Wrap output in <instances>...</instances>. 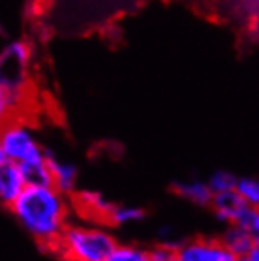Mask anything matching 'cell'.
I'll list each match as a JSON object with an SVG mask.
<instances>
[{"label": "cell", "instance_id": "6da1fadb", "mask_svg": "<svg viewBox=\"0 0 259 261\" xmlns=\"http://www.w3.org/2000/svg\"><path fill=\"white\" fill-rule=\"evenodd\" d=\"M10 210L21 229L42 248L57 250L61 237L70 225L68 195L57 190L53 184H29Z\"/></svg>", "mask_w": 259, "mask_h": 261}, {"label": "cell", "instance_id": "7a4b0ae2", "mask_svg": "<svg viewBox=\"0 0 259 261\" xmlns=\"http://www.w3.org/2000/svg\"><path fill=\"white\" fill-rule=\"evenodd\" d=\"M0 148L8 161L21 165L27 182L36 186H49L51 170L47 161V151L40 146L34 130L23 121L12 119L0 129Z\"/></svg>", "mask_w": 259, "mask_h": 261}, {"label": "cell", "instance_id": "3957f363", "mask_svg": "<svg viewBox=\"0 0 259 261\" xmlns=\"http://www.w3.org/2000/svg\"><path fill=\"white\" fill-rule=\"evenodd\" d=\"M117 241L104 225L70 223L59 241V248L66 259L74 261H110Z\"/></svg>", "mask_w": 259, "mask_h": 261}, {"label": "cell", "instance_id": "277c9868", "mask_svg": "<svg viewBox=\"0 0 259 261\" xmlns=\"http://www.w3.org/2000/svg\"><path fill=\"white\" fill-rule=\"evenodd\" d=\"M33 49L25 40H13L0 51V84L19 95H27Z\"/></svg>", "mask_w": 259, "mask_h": 261}, {"label": "cell", "instance_id": "5b68a950", "mask_svg": "<svg viewBox=\"0 0 259 261\" xmlns=\"http://www.w3.org/2000/svg\"><path fill=\"white\" fill-rule=\"evenodd\" d=\"M176 261H237L218 237H195L182 241L176 248Z\"/></svg>", "mask_w": 259, "mask_h": 261}, {"label": "cell", "instance_id": "8992f818", "mask_svg": "<svg viewBox=\"0 0 259 261\" xmlns=\"http://www.w3.org/2000/svg\"><path fill=\"white\" fill-rule=\"evenodd\" d=\"M29 186L27 176L21 165L6 161L0 165V204L10 208L13 202L17 201V197L25 191Z\"/></svg>", "mask_w": 259, "mask_h": 261}, {"label": "cell", "instance_id": "52a82bcc", "mask_svg": "<svg viewBox=\"0 0 259 261\" xmlns=\"http://www.w3.org/2000/svg\"><path fill=\"white\" fill-rule=\"evenodd\" d=\"M172 193L197 208H210L214 201V191L210 190L206 180H201V178L176 180L172 184Z\"/></svg>", "mask_w": 259, "mask_h": 261}, {"label": "cell", "instance_id": "ba28073f", "mask_svg": "<svg viewBox=\"0 0 259 261\" xmlns=\"http://www.w3.org/2000/svg\"><path fill=\"white\" fill-rule=\"evenodd\" d=\"M47 161H49V170H51V182L53 186L61 190L66 195H72L78 190L80 172L78 167L66 159H61L55 153L47 151Z\"/></svg>", "mask_w": 259, "mask_h": 261}, {"label": "cell", "instance_id": "9c48e42d", "mask_svg": "<svg viewBox=\"0 0 259 261\" xmlns=\"http://www.w3.org/2000/svg\"><path fill=\"white\" fill-rule=\"evenodd\" d=\"M221 242L225 244V248L235 255V259L237 261H248V255L255 248V237L248 231V229L240 227V225H227L225 231L220 235Z\"/></svg>", "mask_w": 259, "mask_h": 261}, {"label": "cell", "instance_id": "30bf717a", "mask_svg": "<svg viewBox=\"0 0 259 261\" xmlns=\"http://www.w3.org/2000/svg\"><path fill=\"white\" fill-rule=\"evenodd\" d=\"M76 202L82 212H85L91 218H100V220H108V216L114 208V202L106 195H102L100 191L95 190L76 191Z\"/></svg>", "mask_w": 259, "mask_h": 261}, {"label": "cell", "instance_id": "8fae6325", "mask_svg": "<svg viewBox=\"0 0 259 261\" xmlns=\"http://www.w3.org/2000/svg\"><path fill=\"white\" fill-rule=\"evenodd\" d=\"M244 204H246V202L240 199L237 190H231V191H223V193H216L210 208H212L218 222L223 223V225H231L237 212H239Z\"/></svg>", "mask_w": 259, "mask_h": 261}, {"label": "cell", "instance_id": "7c38bea8", "mask_svg": "<svg viewBox=\"0 0 259 261\" xmlns=\"http://www.w3.org/2000/svg\"><path fill=\"white\" fill-rule=\"evenodd\" d=\"M146 218V210L136 204H114L110 216L106 222L114 225V227H129L136 223L144 222Z\"/></svg>", "mask_w": 259, "mask_h": 261}, {"label": "cell", "instance_id": "4fadbf2b", "mask_svg": "<svg viewBox=\"0 0 259 261\" xmlns=\"http://www.w3.org/2000/svg\"><path fill=\"white\" fill-rule=\"evenodd\" d=\"M27 95H19L13 93L12 89H8L4 84H0V129L12 121L13 116L19 112V108L25 102Z\"/></svg>", "mask_w": 259, "mask_h": 261}, {"label": "cell", "instance_id": "5bb4252c", "mask_svg": "<svg viewBox=\"0 0 259 261\" xmlns=\"http://www.w3.org/2000/svg\"><path fill=\"white\" fill-rule=\"evenodd\" d=\"M110 261H149V248L138 244H119L112 252Z\"/></svg>", "mask_w": 259, "mask_h": 261}, {"label": "cell", "instance_id": "9a60e30c", "mask_svg": "<svg viewBox=\"0 0 259 261\" xmlns=\"http://www.w3.org/2000/svg\"><path fill=\"white\" fill-rule=\"evenodd\" d=\"M237 193L240 199L250 204V206H259V178L257 176H239L237 180Z\"/></svg>", "mask_w": 259, "mask_h": 261}, {"label": "cell", "instance_id": "2e32d148", "mask_svg": "<svg viewBox=\"0 0 259 261\" xmlns=\"http://www.w3.org/2000/svg\"><path fill=\"white\" fill-rule=\"evenodd\" d=\"M237 180H239V176L227 169L214 170V172L206 178L208 186H210V190L214 191V195L216 193H223V191L235 190V188H237Z\"/></svg>", "mask_w": 259, "mask_h": 261}, {"label": "cell", "instance_id": "e0dca14e", "mask_svg": "<svg viewBox=\"0 0 259 261\" xmlns=\"http://www.w3.org/2000/svg\"><path fill=\"white\" fill-rule=\"evenodd\" d=\"M233 223L235 225H240V227L248 229L255 239H259V206L244 204V206L237 212Z\"/></svg>", "mask_w": 259, "mask_h": 261}, {"label": "cell", "instance_id": "ac0fdd59", "mask_svg": "<svg viewBox=\"0 0 259 261\" xmlns=\"http://www.w3.org/2000/svg\"><path fill=\"white\" fill-rule=\"evenodd\" d=\"M149 261H176V246L157 242L153 248H149Z\"/></svg>", "mask_w": 259, "mask_h": 261}, {"label": "cell", "instance_id": "d6986e66", "mask_svg": "<svg viewBox=\"0 0 259 261\" xmlns=\"http://www.w3.org/2000/svg\"><path fill=\"white\" fill-rule=\"evenodd\" d=\"M240 12L248 19H259V0H240Z\"/></svg>", "mask_w": 259, "mask_h": 261}, {"label": "cell", "instance_id": "ffe728a7", "mask_svg": "<svg viewBox=\"0 0 259 261\" xmlns=\"http://www.w3.org/2000/svg\"><path fill=\"white\" fill-rule=\"evenodd\" d=\"M255 241H257V246H259V239H255Z\"/></svg>", "mask_w": 259, "mask_h": 261}]
</instances>
